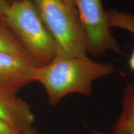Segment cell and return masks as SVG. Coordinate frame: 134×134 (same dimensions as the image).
Instances as JSON below:
<instances>
[{
  "label": "cell",
  "mask_w": 134,
  "mask_h": 134,
  "mask_svg": "<svg viewBox=\"0 0 134 134\" xmlns=\"http://www.w3.org/2000/svg\"><path fill=\"white\" fill-rule=\"evenodd\" d=\"M9 6L8 0H0V24L4 25V17Z\"/></svg>",
  "instance_id": "8fae6325"
},
{
  "label": "cell",
  "mask_w": 134,
  "mask_h": 134,
  "mask_svg": "<svg viewBox=\"0 0 134 134\" xmlns=\"http://www.w3.org/2000/svg\"><path fill=\"white\" fill-rule=\"evenodd\" d=\"M0 52L13 55L37 66L24 45L12 31L2 24H0Z\"/></svg>",
  "instance_id": "ba28073f"
},
{
  "label": "cell",
  "mask_w": 134,
  "mask_h": 134,
  "mask_svg": "<svg viewBox=\"0 0 134 134\" xmlns=\"http://www.w3.org/2000/svg\"><path fill=\"white\" fill-rule=\"evenodd\" d=\"M0 120L24 133L33 128L35 117L30 105L17 94L0 92Z\"/></svg>",
  "instance_id": "8992f818"
},
{
  "label": "cell",
  "mask_w": 134,
  "mask_h": 134,
  "mask_svg": "<svg viewBox=\"0 0 134 134\" xmlns=\"http://www.w3.org/2000/svg\"><path fill=\"white\" fill-rule=\"evenodd\" d=\"M63 1H64L69 7L72 8V9L76 10V9H75V3H76V0H63Z\"/></svg>",
  "instance_id": "7c38bea8"
},
{
  "label": "cell",
  "mask_w": 134,
  "mask_h": 134,
  "mask_svg": "<svg viewBox=\"0 0 134 134\" xmlns=\"http://www.w3.org/2000/svg\"><path fill=\"white\" fill-rule=\"evenodd\" d=\"M121 104V113L111 134H134V81L125 85Z\"/></svg>",
  "instance_id": "52a82bcc"
},
{
  "label": "cell",
  "mask_w": 134,
  "mask_h": 134,
  "mask_svg": "<svg viewBox=\"0 0 134 134\" xmlns=\"http://www.w3.org/2000/svg\"><path fill=\"white\" fill-rule=\"evenodd\" d=\"M113 64L99 62L89 57H74L61 52L48 64L36 67L34 81L44 87L50 105L55 106L70 94L91 96L95 80L111 75Z\"/></svg>",
  "instance_id": "6da1fadb"
},
{
  "label": "cell",
  "mask_w": 134,
  "mask_h": 134,
  "mask_svg": "<svg viewBox=\"0 0 134 134\" xmlns=\"http://www.w3.org/2000/svg\"><path fill=\"white\" fill-rule=\"evenodd\" d=\"M23 134H41L38 132L37 130L36 129H35L34 128H32L31 129H30L29 131L26 132V133H23Z\"/></svg>",
  "instance_id": "4fadbf2b"
},
{
  "label": "cell",
  "mask_w": 134,
  "mask_h": 134,
  "mask_svg": "<svg viewBox=\"0 0 134 134\" xmlns=\"http://www.w3.org/2000/svg\"><path fill=\"white\" fill-rule=\"evenodd\" d=\"M4 24L24 45L37 67L48 64L61 52L31 0L10 3Z\"/></svg>",
  "instance_id": "7a4b0ae2"
},
{
  "label": "cell",
  "mask_w": 134,
  "mask_h": 134,
  "mask_svg": "<svg viewBox=\"0 0 134 134\" xmlns=\"http://www.w3.org/2000/svg\"><path fill=\"white\" fill-rule=\"evenodd\" d=\"M75 9L86 36L88 53L99 57L108 52L122 53L112 34L102 0H76Z\"/></svg>",
  "instance_id": "277c9868"
},
{
  "label": "cell",
  "mask_w": 134,
  "mask_h": 134,
  "mask_svg": "<svg viewBox=\"0 0 134 134\" xmlns=\"http://www.w3.org/2000/svg\"><path fill=\"white\" fill-rule=\"evenodd\" d=\"M93 132L94 134H108V133H104L103 132H100V131H97V130H93ZM111 134V133H110Z\"/></svg>",
  "instance_id": "5bb4252c"
},
{
  "label": "cell",
  "mask_w": 134,
  "mask_h": 134,
  "mask_svg": "<svg viewBox=\"0 0 134 134\" xmlns=\"http://www.w3.org/2000/svg\"><path fill=\"white\" fill-rule=\"evenodd\" d=\"M109 25L111 28H118L129 32L134 36V13L109 9L106 11ZM130 70L134 73V50L128 62Z\"/></svg>",
  "instance_id": "9c48e42d"
},
{
  "label": "cell",
  "mask_w": 134,
  "mask_h": 134,
  "mask_svg": "<svg viewBox=\"0 0 134 134\" xmlns=\"http://www.w3.org/2000/svg\"><path fill=\"white\" fill-rule=\"evenodd\" d=\"M0 134H23L12 126L0 120Z\"/></svg>",
  "instance_id": "30bf717a"
},
{
  "label": "cell",
  "mask_w": 134,
  "mask_h": 134,
  "mask_svg": "<svg viewBox=\"0 0 134 134\" xmlns=\"http://www.w3.org/2000/svg\"><path fill=\"white\" fill-rule=\"evenodd\" d=\"M36 67L13 55L0 52V92L17 94L20 90L34 81Z\"/></svg>",
  "instance_id": "5b68a950"
},
{
  "label": "cell",
  "mask_w": 134,
  "mask_h": 134,
  "mask_svg": "<svg viewBox=\"0 0 134 134\" xmlns=\"http://www.w3.org/2000/svg\"><path fill=\"white\" fill-rule=\"evenodd\" d=\"M61 52L88 57L87 41L76 10L63 0H31Z\"/></svg>",
  "instance_id": "3957f363"
},
{
  "label": "cell",
  "mask_w": 134,
  "mask_h": 134,
  "mask_svg": "<svg viewBox=\"0 0 134 134\" xmlns=\"http://www.w3.org/2000/svg\"><path fill=\"white\" fill-rule=\"evenodd\" d=\"M9 1H11V3H12L13 2H15V1H20V0H9ZM10 4V3H9Z\"/></svg>",
  "instance_id": "9a60e30c"
}]
</instances>
